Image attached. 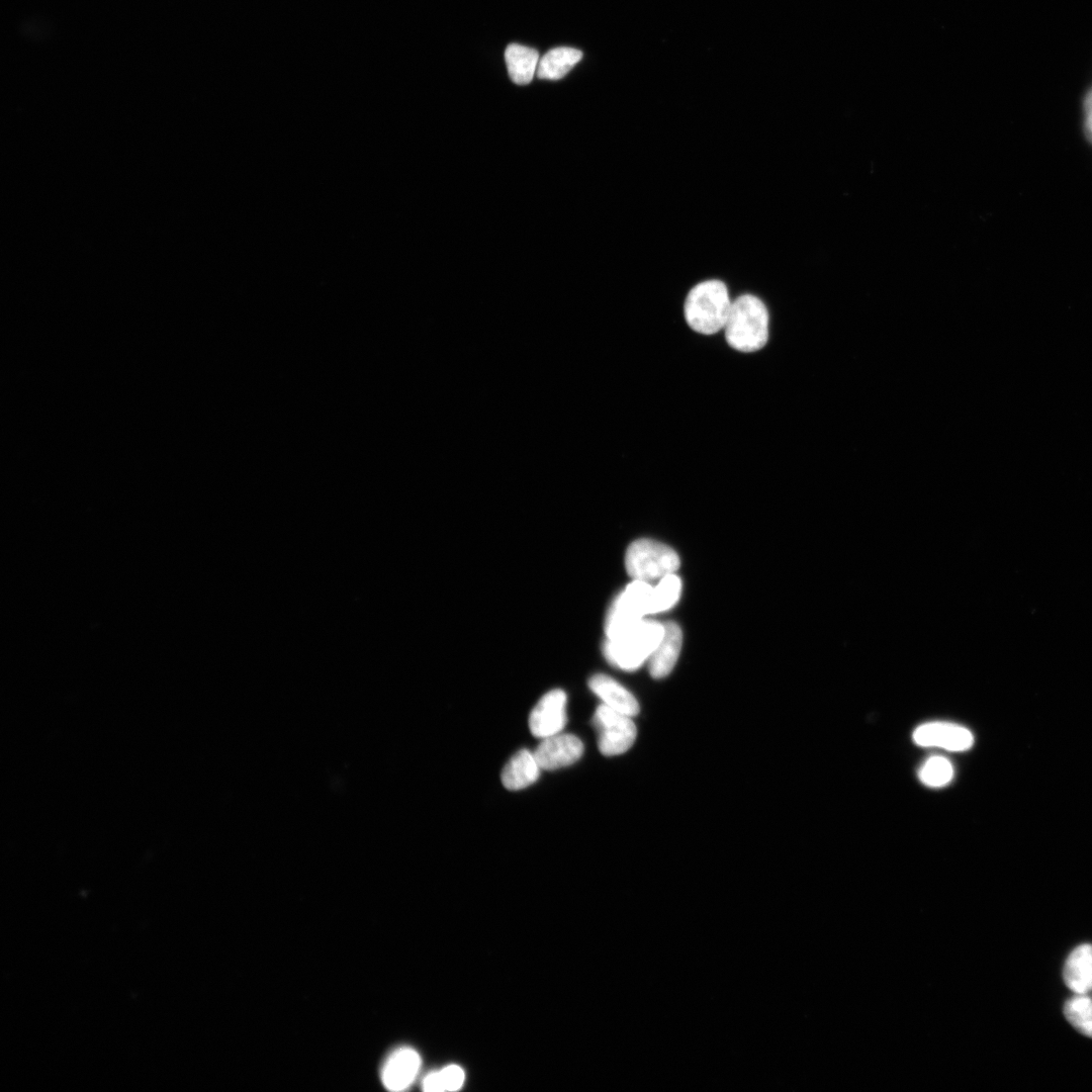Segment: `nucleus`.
Instances as JSON below:
<instances>
[{"instance_id": "nucleus-1", "label": "nucleus", "mask_w": 1092, "mask_h": 1092, "mask_svg": "<svg viewBox=\"0 0 1092 1092\" xmlns=\"http://www.w3.org/2000/svg\"><path fill=\"white\" fill-rule=\"evenodd\" d=\"M768 321L760 298L749 293L738 296L732 300L724 327L727 343L743 353L760 350L768 339Z\"/></svg>"}, {"instance_id": "nucleus-2", "label": "nucleus", "mask_w": 1092, "mask_h": 1092, "mask_svg": "<svg viewBox=\"0 0 1092 1092\" xmlns=\"http://www.w3.org/2000/svg\"><path fill=\"white\" fill-rule=\"evenodd\" d=\"M732 300L725 283L709 279L696 284L688 293L685 318L692 330L704 335L724 329Z\"/></svg>"}, {"instance_id": "nucleus-3", "label": "nucleus", "mask_w": 1092, "mask_h": 1092, "mask_svg": "<svg viewBox=\"0 0 1092 1092\" xmlns=\"http://www.w3.org/2000/svg\"><path fill=\"white\" fill-rule=\"evenodd\" d=\"M664 631V624L643 619L623 634L606 639L603 651L614 666L633 671L648 661Z\"/></svg>"}, {"instance_id": "nucleus-4", "label": "nucleus", "mask_w": 1092, "mask_h": 1092, "mask_svg": "<svg viewBox=\"0 0 1092 1092\" xmlns=\"http://www.w3.org/2000/svg\"><path fill=\"white\" fill-rule=\"evenodd\" d=\"M625 566L634 580L649 582L675 573L679 567V557L669 546L644 538L629 545Z\"/></svg>"}, {"instance_id": "nucleus-5", "label": "nucleus", "mask_w": 1092, "mask_h": 1092, "mask_svg": "<svg viewBox=\"0 0 1092 1092\" xmlns=\"http://www.w3.org/2000/svg\"><path fill=\"white\" fill-rule=\"evenodd\" d=\"M650 582L634 580L613 601L606 617V639L615 638L649 615Z\"/></svg>"}, {"instance_id": "nucleus-6", "label": "nucleus", "mask_w": 1092, "mask_h": 1092, "mask_svg": "<svg viewBox=\"0 0 1092 1092\" xmlns=\"http://www.w3.org/2000/svg\"><path fill=\"white\" fill-rule=\"evenodd\" d=\"M593 725L598 736V747L606 756L626 752L636 739L637 729L632 717L604 704L596 709Z\"/></svg>"}, {"instance_id": "nucleus-7", "label": "nucleus", "mask_w": 1092, "mask_h": 1092, "mask_svg": "<svg viewBox=\"0 0 1092 1092\" xmlns=\"http://www.w3.org/2000/svg\"><path fill=\"white\" fill-rule=\"evenodd\" d=\"M567 696L554 689L543 695L529 716V728L537 738H546L562 732L567 723Z\"/></svg>"}, {"instance_id": "nucleus-8", "label": "nucleus", "mask_w": 1092, "mask_h": 1092, "mask_svg": "<svg viewBox=\"0 0 1092 1092\" xmlns=\"http://www.w3.org/2000/svg\"><path fill=\"white\" fill-rule=\"evenodd\" d=\"M583 750V743L577 736L560 732L543 738L534 754L542 769L554 770L576 762Z\"/></svg>"}, {"instance_id": "nucleus-9", "label": "nucleus", "mask_w": 1092, "mask_h": 1092, "mask_svg": "<svg viewBox=\"0 0 1092 1092\" xmlns=\"http://www.w3.org/2000/svg\"><path fill=\"white\" fill-rule=\"evenodd\" d=\"M916 744L964 751L972 747L974 736L967 728L948 722H930L917 727L913 733Z\"/></svg>"}, {"instance_id": "nucleus-10", "label": "nucleus", "mask_w": 1092, "mask_h": 1092, "mask_svg": "<svg viewBox=\"0 0 1092 1092\" xmlns=\"http://www.w3.org/2000/svg\"><path fill=\"white\" fill-rule=\"evenodd\" d=\"M420 1066L421 1058L417 1051L407 1046L400 1048L385 1061L381 1081L388 1090L401 1091L414 1082Z\"/></svg>"}, {"instance_id": "nucleus-11", "label": "nucleus", "mask_w": 1092, "mask_h": 1092, "mask_svg": "<svg viewBox=\"0 0 1092 1092\" xmlns=\"http://www.w3.org/2000/svg\"><path fill=\"white\" fill-rule=\"evenodd\" d=\"M682 645V632L674 622L664 623V631L647 664L654 678H662L673 669Z\"/></svg>"}, {"instance_id": "nucleus-12", "label": "nucleus", "mask_w": 1092, "mask_h": 1092, "mask_svg": "<svg viewBox=\"0 0 1092 1092\" xmlns=\"http://www.w3.org/2000/svg\"><path fill=\"white\" fill-rule=\"evenodd\" d=\"M588 687L601 699L602 704L609 708L631 717L639 713L636 698L613 677L597 673L589 678Z\"/></svg>"}, {"instance_id": "nucleus-13", "label": "nucleus", "mask_w": 1092, "mask_h": 1092, "mask_svg": "<svg viewBox=\"0 0 1092 1092\" xmlns=\"http://www.w3.org/2000/svg\"><path fill=\"white\" fill-rule=\"evenodd\" d=\"M541 770L534 752L521 749L506 763L500 780L506 789L519 791L534 784L539 779Z\"/></svg>"}, {"instance_id": "nucleus-14", "label": "nucleus", "mask_w": 1092, "mask_h": 1092, "mask_svg": "<svg viewBox=\"0 0 1092 1092\" xmlns=\"http://www.w3.org/2000/svg\"><path fill=\"white\" fill-rule=\"evenodd\" d=\"M1066 985L1077 994L1092 990V945L1082 944L1075 948L1064 967Z\"/></svg>"}, {"instance_id": "nucleus-15", "label": "nucleus", "mask_w": 1092, "mask_h": 1092, "mask_svg": "<svg viewBox=\"0 0 1092 1092\" xmlns=\"http://www.w3.org/2000/svg\"><path fill=\"white\" fill-rule=\"evenodd\" d=\"M505 60L512 81L526 85L532 81L537 71L539 54L535 49L512 43L505 51Z\"/></svg>"}, {"instance_id": "nucleus-16", "label": "nucleus", "mask_w": 1092, "mask_h": 1092, "mask_svg": "<svg viewBox=\"0 0 1092 1092\" xmlns=\"http://www.w3.org/2000/svg\"><path fill=\"white\" fill-rule=\"evenodd\" d=\"M582 58V53L573 48H555L547 52L538 63L537 77L558 80L564 77Z\"/></svg>"}, {"instance_id": "nucleus-17", "label": "nucleus", "mask_w": 1092, "mask_h": 1092, "mask_svg": "<svg viewBox=\"0 0 1092 1092\" xmlns=\"http://www.w3.org/2000/svg\"><path fill=\"white\" fill-rule=\"evenodd\" d=\"M681 580L675 574H668L652 585L649 599V615L671 609L679 600Z\"/></svg>"}, {"instance_id": "nucleus-18", "label": "nucleus", "mask_w": 1092, "mask_h": 1092, "mask_svg": "<svg viewBox=\"0 0 1092 1092\" xmlns=\"http://www.w3.org/2000/svg\"><path fill=\"white\" fill-rule=\"evenodd\" d=\"M1064 1014L1080 1033L1092 1037V1001L1089 997L1079 994L1068 1000Z\"/></svg>"}, {"instance_id": "nucleus-19", "label": "nucleus", "mask_w": 1092, "mask_h": 1092, "mask_svg": "<svg viewBox=\"0 0 1092 1092\" xmlns=\"http://www.w3.org/2000/svg\"><path fill=\"white\" fill-rule=\"evenodd\" d=\"M953 776L950 761L942 756H931L921 766L918 772L920 781L929 787H942L948 784Z\"/></svg>"}, {"instance_id": "nucleus-20", "label": "nucleus", "mask_w": 1092, "mask_h": 1092, "mask_svg": "<svg viewBox=\"0 0 1092 1092\" xmlns=\"http://www.w3.org/2000/svg\"><path fill=\"white\" fill-rule=\"evenodd\" d=\"M443 1091H456L464 1082V1072L457 1065H449L438 1071Z\"/></svg>"}, {"instance_id": "nucleus-21", "label": "nucleus", "mask_w": 1092, "mask_h": 1092, "mask_svg": "<svg viewBox=\"0 0 1092 1092\" xmlns=\"http://www.w3.org/2000/svg\"><path fill=\"white\" fill-rule=\"evenodd\" d=\"M1086 135L1088 140L1092 143V112L1088 113V117L1086 120Z\"/></svg>"}, {"instance_id": "nucleus-22", "label": "nucleus", "mask_w": 1092, "mask_h": 1092, "mask_svg": "<svg viewBox=\"0 0 1092 1092\" xmlns=\"http://www.w3.org/2000/svg\"><path fill=\"white\" fill-rule=\"evenodd\" d=\"M1085 107H1086V110L1088 111V113L1092 112V90L1087 95V98H1086V101H1085Z\"/></svg>"}]
</instances>
